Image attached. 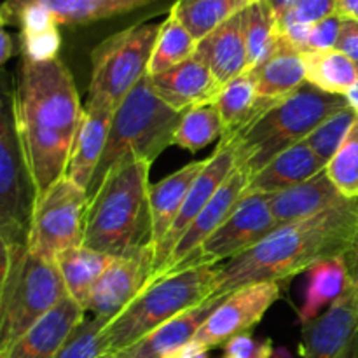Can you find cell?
<instances>
[{
	"label": "cell",
	"instance_id": "9a60e30c",
	"mask_svg": "<svg viewBox=\"0 0 358 358\" xmlns=\"http://www.w3.org/2000/svg\"><path fill=\"white\" fill-rule=\"evenodd\" d=\"M303 358H358V287H352L318 318L303 325Z\"/></svg>",
	"mask_w": 358,
	"mask_h": 358
},
{
	"label": "cell",
	"instance_id": "44dd1931",
	"mask_svg": "<svg viewBox=\"0 0 358 358\" xmlns=\"http://www.w3.org/2000/svg\"><path fill=\"white\" fill-rule=\"evenodd\" d=\"M268 199L269 208L278 226L315 217L325 210L348 201L332 184L325 170L310 180L301 182L285 191L269 194Z\"/></svg>",
	"mask_w": 358,
	"mask_h": 358
},
{
	"label": "cell",
	"instance_id": "e0dca14e",
	"mask_svg": "<svg viewBox=\"0 0 358 358\" xmlns=\"http://www.w3.org/2000/svg\"><path fill=\"white\" fill-rule=\"evenodd\" d=\"M147 77L157 96L177 112L215 101L222 90V84L198 55L166 72Z\"/></svg>",
	"mask_w": 358,
	"mask_h": 358
},
{
	"label": "cell",
	"instance_id": "4316f807",
	"mask_svg": "<svg viewBox=\"0 0 358 358\" xmlns=\"http://www.w3.org/2000/svg\"><path fill=\"white\" fill-rule=\"evenodd\" d=\"M353 278L343 255L329 257L308 269V287L299 311L301 324L306 325L320 317L352 287Z\"/></svg>",
	"mask_w": 358,
	"mask_h": 358
},
{
	"label": "cell",
	"instance_id": "681fc988",
	"mask_svg": "<svg viewBox=\"0 0 358 358\" xmlns=\"http://www.w3.org/2000/svg\"><path fill=\"white\" fill-rule=\"evenodd\" d=\"M353 282H355V283H357V287H358V276H357V278H355V280H353Z\"/></svg>",
	"mask_w": 358,
	"mask_h": 358
},
{
	"label": "cell",
	"instance_id": "3957f363",
	"mask_svg": "<svg viewBox=\"0 0 358 358\" xmlns=\"http://www.w3.org/2000/svg\"><path fill=\"white\" fill-rule=\"evenodd\" d=\"M152 163L115 164L90 194L83 245L110 257H129L152 247L150 182Z\"/></svg>",
	"mask_w": 358,
	"mask_h": 358
},
{
	"label": "cell",
	"instance_id": "5bb4252c",
	"mask_svg": "<svg viewBox=\"0 0 358 358\" xmlns=\"http://www.w3.org/2000/svg\"><path fill=\"white\" fill-rule=\"evenodd\" d=\"M234 168H236V149H234V142L229 136H222L215 152L210 157H206L205 166H203V170L196 177L194 184H192L191 191H189L187 198H185L184 206H182L171 231L161 241L159 247L154 250L152 280L157 278L163 273L164 266H166L168 259H170L171 252L175 250L180 238L184 236L189 226L194 222L196 217L201 213V210L208 205L210 199L215 196L220 185L233 173Z\"/></svg>",
	"mask_w": 358,
	"mask_h": 358
},
{
	"label": "cell",
	"instance_id": "5b68a950",
	"mask_svg": "<svg viewBox=\"0 0 358 358\" xmlns=\"http://www.w3.org/2000/svg\"><path fill=\"white\" fill-rule=\"evenodd\" d=\"M66 296L56 262L35 255L23 241H2L0 352L9 348Z\"/></svg>",
	"mask_w": 358,
	"mask_h": 358
},
{
	"label": "cell",
	"instance_id": "b9f144b4",
	"mask_svg": "<svg viewBox=\"0 0 358 358\" xmlns=\"http://www.w3.org/2000/svg\"><path fill=\"white\" fill-rule=\"evenodd\" d=\"M336 49L341 51L343 55L348 56L358 66V21L343 17L341 34H339V41L336 44Z\"/></svg>",
	"mask_w": 358,
	"mask_h": 358
},
{
	"label": "cell",
	"instance_id": "4dcf8cb0",
	"mask_svg": "<svg viewBox=\"0 0 358 358\" xmlns=\"http://www.w3.org/2000/svg\"><path fill=\"white\" fill-rule=\"evenodd\" d=\"M306 83L329 94L345 96L358 80V66L338 49L303 52Z\"/></svg>",
	"mask_w": 358,
	"mask_h": 358
},
{
	"label": "cell",
	"instance_id": "603a6c76",
	"mask_svg": "<svg viewBox=\"0 0 358 358\" xmlns=\"http://www.w3.org/2000/svg\"><path fill=\"white\" fill-rule=\"evenodd\" d=\"M327 164L317 157L306 142L290 147L269 161L259 173L250 178L247 192L254 194H275L294 185L306 182L325 170Z\"/></svg>",
	"mask_w": 358,
	"mask_h": 358
},
{
	"label": "cell",
	"instance_id": "8fae6325",
	"mask_svg": "<svg viewBox=\"0 0 358 358\" xmlns=\"http://www.w3.org/2000/svg\"><path fill=\"white\" fill-rule=\"evenodd\" d=\"M276 227L278 224L269 208L268 196L245 192L233 215L170 275L192 266H215L224 259L231 261L261 243Z\"/></svg>",
	"mask_w": 358,
	"mask_h": 358
},
{
	"label": "cell",
	"instance_id": "30bf717a",
	"mask_svg": "<svg viewBox=\"0 0 358 358\" xmlns=\"http://www.w3.org/2000/svg\"><path fill=\"white\" fill-rule=\"evenodd\" d=\"M35 187L24 161L13 115V100L7 91L0 114V241L27 243Z\"/></svg>",
	"mask_w": 358,
	"mask_h": 358
},
{
	"label": "cell",
	"instance_id": "d590c367",
	"mask_svg": "<svg viewBox=\"0 0 358 358\" xmlns=\"http://www.w3.org/2000/svg\"><path fill=\"white\" fill-rule=\"evenodd\" d=\"M325 171L346 199H358V119Z\"/></svg>",
	"mask_w": 358,
	"mask_h": 358
},
{
	"label": "cell",
	"instance_id": "7c38bea8",
	"mask_svg": "<svg viewBox=\"0 0 358 358\" xmlns=\"http://www.w3.org/2000/svg\"><path fill=\"white\" fill-rule=\"evenodd\" d=\"M278 297V282L252 283L234 290L213 308L192 341L208 350L224 346L229 339L250 332Z\"/></svg>",
	"mask_w": 358,
	"mask_h": 358
},
{
	"label": "cell",
	"instance_id": "52a82bcc",
	"mask_svg": "<svg viewBox=\"0 0 358 358\" xmlns=\"http://www.w3.org/2000/svg\"><path fill=\"white\" fill-rule=\"evenodd\" d=\"M182 114L184 112H177L164 103L150 86L149 77H143L115 108L107 147L94 171L87 196L122 161L145 159L154 163L173 143Z\"/></svg>",
	"mask_w": 358,
	"mask_h": 358
},
{
	"label": "cell",
	"instance_id": "f1b7e54d",
	"mask_svg": "<svg viewBox=\"0 0 358 358\" xmlns=\"http://www.w3.org/2000/svg\"><path fill=\"white\" fill-rule=\"evenodd\" d=\"M114 259L115 257L101 254V252L91 250L84 245L69 248L56 257L55 262L62 273L66 292L76 303L83 306V310L87 297L93 292L94 285L101 278V275L107 271Z\"/></svg>",
	"mask_w": 358,
	"mask_h": 358
},
{
	"label": "cell",
	"instance_id": "2e32d148",
	"mask_svg": "<svg viewBox=\"0 0 358 358\" xmlns=\"http://www.w3.org/2000/svg\"><path fill=\"white\" fill-rule=\"evenodd\" d=\"M248 184H250V177L248 173H245L241 168H234L233 173L227 177V180L224 182L219 187V191L215 192L212 199H210L208 205L201 210L198 217L194 219V222L189 226V229L185 231L184 236L180 238V241L177 243L175 250L171 252L170 259H168L166 266H164L163 273L159 276L170 275L175 268H177L180 262H184L185 259L191 257L231 215L236 210L238 203L241 201V198L247 192ZM157 276V278H159Z\"/></svg>",
	"mask_w": 358,
	"mask_h": 358
},
{
	"label": "cell",
	"instance_id": "bcb514c9",
	"mask_svg": "<svg viewBox=\"0 0 358 358\" xmlns=\"http://www.w3.org/2000/svg\"><path fill=\"white\" fill-rule=\"evenodd\" d=\"M338 14L348 20L358 21V0H339Z\"/></svg>",
	"mask_w": 358,
	"mask_h": 358
},
{
	"label": "cell",
	"instance_id": "cb8c5ba5",
	"mask_svg": "<svg viewBox=\"0 0 358 358\" xmlns=\"http://www.w3.org/2000/svg\"><path fill=\"white\" fill-rule=\"evenodd\" d=\"M252 72L257 80L261 100L276 101L306 84L303 51L290 44L283 34L280 35L268 59Z\"/></svg>",
	"mask_w": 358,
	"mask_h": 358
},
{
	"label": "cell",
	"instance_id": "c3c4849f",
	"mask_svg": "<svg viewBox=\"0 0 358 358\" xmlns=\"http://www.w3.org/2000/svg\"><path fill=\"white\" fill-rule=\"evenodd\" d=\"M345 98H346V100H348L350 107H352L353 110H355L357 114H358V80H357L355 86H353L352 90H350L348 93L345 94Z\"/></svg>",
	"mask_w": 358,
	"mask_h": 358
},
{
	"label": "cell",
	"instance_id": "e575fe53",
	"mask_svg": "<svg viewBox=\"0 0 358 358\" xmlns=\"http://www.w3.org/2000/svg\"><path fill=\"white\" fill-rule=\"evenodd\" d=\"M357 119L358 114L348 105V107L341 108L331 117L325 119L304 142L311 147L318 159L327 164L336 156V152L341 149L343 142L346 140Z\"/></svg>",
	"mask_w": 358,
	"mask_h": 358
},
{
	"label": "cell",
	"instance_id": "ffe728a7",
	"mask_svg": "<svg viewBox=\"0 0 358 358\" xmlns=\"http://www.w3.org/2000/svg\"><path fill=\"white\" fill-rule=\"evenodd\" d=\"M161 0H3L0 21L6 23L13 14L28 6L48 9L58 24H87L94 21L121 16L131 10L143 9Z\"/></svg>",
	"mask_w": 358,
	"mask_h": 358
},
{
	"label": "cell",
	"instance_id": "7dc6e473",
	"mask_svg": "<svg viewBox=\"0 0 358 358\" xmlns=\"http://www.w3.org/2000/svg\"><path fill=\"white\" fill-rule=\"evenodd\" d=\"M268 2L271 3L273 9L276 10L278 17H282L283 14H287L290 9H292L294 3H296L297 0H268Z\"/></svg>",
	"mask_w": 358,
	"mask_h": 358
},
{
	"label": "cell",
	"instance_id": "4fadbf2b",
	"mask_svg": "<svg viewBox=\"0 0 358 358\" xmlns=\"http://www.w3.org/2000/svg\"><path fill=\"white\" fill-rule=\"evenodd\" d=\"M152 271L154 248L129 257H115L87 297L84 313L110 324L149 285Z\"/></svg>",
	"mask_w": 358,
	"mask_h": 358
},
{
	"label": "cell",
	"instance_id": "1f68e13d",
	"mask_svg": "<svg viewBox=\"0 0 358 358\" xmlns=\"http://www.w3.org/2000/svg\"><path fill=\"white\" fill-rule=\"evenodd\" d=\"M241 17L247 42L248 70H254L268 59L282 35L280 17L268 0H257L252 3L241 13Z\"/></svg>",
	"mask_w": 358,
	"mask_h": 358
},
{
	"label": "cell",
	"instance_id": "484cf974",
	"mask_svg": "<svg viewBox=\"0 0 358 358\" xmlns=\"http://www.w3.org/2000/svg\"><path fill=\"white\" fill-rule=\"evenodd\" d=\"M222 299L206 301L201 306L194 308V310L170 320L168 324L161 325L159 329L147 334L145 338L136 341L129 348L112 355V358H164L168 353L187 345L189 341L194 339L196 332L205 324V320L210 317L213 308Z\"/></svg>",
	"mask_w": 358,
	"mask_h": 358
},
{
	"label": "cell",
	"instance_id": "60d3db41",
	"mask_svg": "<svg viewBox=\"0 0 358 358\" xmlns=\"http://www.w3.org/2000/svg\"><path fill=\"white\" fill-rule=\"evenodd\" d=\"M343 17L339 14L325 17L311 27L310 41H308V51H329L336 49L341 34Z\"/></svg>",
	"mask_w": 358,
	"mask_h": 358
},
{
	"label": "cell",
	"instance_id": "8992f818",
	"mask_svg": "<svg viewBox=\"0 0 358 358\" xmlns=\"http://www.w3.org/2000/svg\"><path fill=\"white\" fill-rule=\"evenodd\" d=\"M217 275L219 268L203 264L150 280L138 297L105 327L108 352L121 353L161 325L212 299Z\"/></svg>",
	"mask_w": 358,
	"mask_h": 358
},
{
	"label": "cell",
	"instance_id": "7bdbcfd3",
	"mask_svg": "<svg viewBox=\"0 0 358 358\" xmlns=\"http://www.w3.org/2000/svg\"><path fill=\"white\" fill-rule=\"evenodd\" d=\"M164 358H210V350L196 341H189L187 345L173 350Z\"/></svg>",
	"mask_w": 358,
	"mask_h": 358
},
{
	"label": "cell",
	"instance_id": "6da1fadb",
	"mask_svg": "<svg viewBox=\"0 0 358 358\" xmlns=\"http://www.w3.org/2000/svg\"><path fill=\"white\" fill-rule=\"evenodd\" d=\"M10 100L35 194H41L65 177L84 107L72 73L59 58H21Z\"/></svg>",
	"mask_w": 358,
	"mask_h": 358
},
{
	"label": "cell",
	"instance_id": "ba28073f",
	"mask_svg": "<svg viewBox=\"0 0 358 358\" xmlns=\"http://www.w3.org/2000/svg\"><path fill=\"white\" fill-rule=\"evenodd\" d=\"M159 28L161 24L136 23L93 49L87 101L117 108L126 94L149 73Z\"/></svg>",
	"mask_w": 358,
	"mask_h": 358
},
{
	"label": "cell",
	"instance_id": "f546056e",
	"mask_svg": "<svg viewBox=\"0 0 358 358\" xmlns=\"http://www.w3.org/2000/svg\"><path fill=\"white\" fill-rule=\"evenodd\" d=\"M255 2L257 0H175L170 13L199 42Z\"/></svg>",
	"mask_w": 358,
	"mask_h": 358
},
{
	"label": "cell",
	"instance_id": "83f0119b",
	"mask_svg": "<svg viewBox=\"0 0 358 358\" xmlns=\"http://www.w3.org/2000/svg\"><path fill=\"white\" fill-rule=\"evenodd\" d=\"M278 101V100H276ZM217 108L222 115L226 135L234 136L243 131L252 121L259 117L266 108L271 107L275 101L261 100L257 91V80L252 70L234 77L224 84L220 93L215 98Z\"/></svg>",
	"mask_w": 358,
	"mask_h": 358
},
{
	"label": "cell",
	"instance_id": "f6af8a7d",
	"mask_svg": "<svg viewBox=\"0 0 358 358\" xmlns=\"http://www.w3.org/2000/svg\"><path fill=\"white\" fill-rule=\"evenodd\" d=\"M14 55V41L6 30H2L0 34V63H6L10 56Z\"/></svg>",
	"mask_w": 358,
	"mask_h": 358
},
{
	"label": "cell",
	"instance_id": "74e56055",
	"mask_svg": "<svg viewBox=\"0 0 358 358\" xmlns=\"http://www.w3.org/2000/svg\"><path fill=\"white\" fill-rule=\"evenodd\" d=\"M20 41L21 55L30 62H51L58 58L59 45H62L58 27L20 31Z\"/></svg>",
	"mask_w": 358,
	"mask_h": 358
},
{
	"label": "cell",
	"instance_id": "7402d4cb",
	"mask_svg": "<svg viewBox=\"0 0 358 358\" xmlns=\"http://www.w3.org/2000/svg\"><path fill=\"white\" fill-rule=\"evenodd\" d=\"M196 55L208 65L222 86L234 77L248 72L247 42H245L241 14L199 41Z\"/></svg>",
	"mask_w": 358,
	"mask_h": 358
},
{
	"label": "cell",
	"instance_id": "8d00e7d4",
	"mask_svg": "<svg viewBox=\"0 0 358 358\" xmlns=\"http://www.w3.org/2000/svg\"><path fill=\"white\" fill-rule=\"evenodd\" d=\"M105 327L107 322L86 315L73 329L56 358H112L105 343Z\"/></svg>",
	"mask_w": 358,
	"mask_h": 358
},
{
	"label": "cell",
	"instance_id": "836d02e7",
	"mask_svg": "<svg viewBox=\"0 0 358 358\" xmlns=\"http://www.w3.org/2000/svg\"><path fill=\"white\" fill-rule=\"evenodd\" d=\"M226 135L222 115L217 108L215 101L196 105L182 114L180 124L175 131L173 143L185 150H201L213 140L222 138Z\"/></svg>",
	"mask_w": 358,
	"mask_h": 358
},
{
	"label": "cell",
	"instance_id": "ee69618b",
	"mask_svg": "<svg viewBox=\"0 0 358 358\" xmlns=\"http://www.w3.org/2000/svg\"><path fill=\"white\" fill-rule=\"evenodd\" d=\"M345 259H346V264H348L350 275H352V278L355 280L358 276V226H357L355 238H353L352 248H350L348 254L345 255Z\"/></svg>",
	"mask_w": 358,
	"mask_h": 358
},
{
	"label": "cell",
	"instance_id": "d6a6232c",
	"mask_svg": "<svg viewBox=\"0 0 358 358\" xmlns=\"http://www.w3.org/2000/svg\"><path fill=\"white\" fill-rule=\"evenodd\" d=\"M196 49H198V41L170 13L166 20L161 23L147 76H157V73H163L180 65L185 59L196 55Z\"/></svg>",
	"mask_w": 358,
	"mask_h": 358
},
{
	"label": "cell",
	"instance_id": "277c9868",
	"mask_svg": "<svg viewBox=\"0 0 358 358\" xmlns=\"http://www.w3.org/2000/svg\"><path fill=\"white\" fill-rule=\"evenodd\" d=\"M348 105L345 96L303 84L266 108L243 131L229 136L236 149V166L252 178L278 154L304 142L325 119Z\"/></svg>",
	"mask_w": 358,
	"mask_h": 358
},
{
	"label": "cell",
	"instance_id": "d4e9b609",
	"mask_svg": "<svg viewBox=\"0 0 358 358\" xmlns=\"http://www.w3.org/2000/svg\"><path fill=\"white\" fill-rule=\"evenodd\" d=\"M206 159L194 161L173 171L157 184L150 185V215H152V247L156 250L166 238L184 206L185 198Z\"/></svg>",
	"mask_w": 358,
	"mask_h": 358
},
{
	"label": "cell",
	"instance_id": "f35d334b",
	"mask_svg": "<svg viewBox=\"0 0 358 358\" xmlns=\"http://www.w3.org/2000/svg\"><path fill=\"white\" fill-rule=\"evenodd\" d=\"M339 0H297L292 9L280 17V28L287 24H315L338 14Z\"/></svg>",
	"mask_w": 358,
	"mask_h": 358
},
{
	"label": "cell",
	"instance_id": "7a4b0ae2",
	"mask_svg": "<svg viewBox=\"0 0 358 358\" xmlns=\"http://www.w3.org/2000/svg\"><path fill=\"white\" fill-rule=\"evenodd\" d=\"M357 226L358 199H348L315 217L282 224L261 243L220 266L212 299H224L252 283H280L324 259L345 257L352 248Z\"/></svg>",
	"mask_w": 358,
	"mask_h": 358
},
{
	"label": "cell",
	"instance_id": "ab89813d",
	"mask_svg": "<svg viewBox=\"0 0 358 358\" xmlns=\"http://www.w3.org/2000/svg\"><path fill=\"white\" fill-rule=\"evenodd\" d=\"M273 345L269 339L257 341L250 332L236 336L224 345L222 358H271Z\"/></svg>",
	"mask_w": 358,
	"mask_h": 358
},
{
	"label": "cell",
	"instance_id": "9c48e42d",
	"mask_svg": "<svg viewBox=\"0 0 358 358\" xmlns=\"http://www.w3.org/2000/svg\"><path fill=\"white\" fill-rule=\"evenodd\" d=\"M87 203V191L69 177L58 178L35 196L27 238L28 250L55 262L62 252L83 245Z\"/></svg>",
	"mask_w": 358,
	"mask_h": 358
},
{
	"label": "cell",
	"instance_id": "ac0fdd59",
	"mask_svg": "<svg viewBox=\"0 0 358 358\" xmlns=\"http://www.w3.org/2000/svg\"><path fill=\"white\" fill-rule=\"evenodd\" d=\"M84 317L83 306L66 296L9 348L0 352V358H56Z\"/></svg>",
	"mask_w": 358,
	"mask_h": 358
},
{
	"label": "cell",
	"instance_id": "d6986e66",
	"mask_svg": "<svg viewBox=\"0 0 358 358\" xmlns=\"http://www.w3.org/2000/svg\"><path fill=\"white\" fill-rule=\"evenodd\" d=\"M114 112L115 108L110 105L96 101H86L83 108V117L73 140L65 177L76 182L84 191H90L94 171L105 152Z\"/></svg>",
	"mask_w": 358,
	"mask_h": 358
}]
</instances>
